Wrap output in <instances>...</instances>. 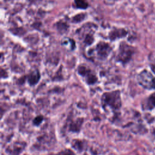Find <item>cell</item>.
Returning <instances> with one entry per match:
<instances>
[{
  "label": "cell",
  "mask_w": 155,
  "mask_h": 155,
  "mask_svg": "<svg viewBox=\"0 0 155 155\" xmlns=\"http://www.w3.org/2000/svg\"><path fill=\"white\" fill-rule=\"evenodd\" d=\"M133 53L134 48L125 42H122L119 47L117 59L122 63L125 64L131 59Z\"/></svg>",
  "instance_id": "3957f363"
},
{
  "label": "cell",
  "mask_w": 155,
  "mask_h": 155,
  "mask_svg": "<svg viewBox=\"0 0 155 155\" xmlns=\"http://www.w3.org/2000/svg\"><path fill=\"white\" fill-rule=\"evenodd\" d=\"M58 155H73V152L70 150H65L59 153Z\"/></svg>",
  "instance_id": "4fadbf2b"
},
{
  "label": "cell",
  "mask_w": 155,
  "mask_h": 155,
  "mask_svg": "<svg viewBox=\"0 0 155 155\" xmlns=\"http://www.w3.org/2000/svg\"><path fill=\"white\" fill-rule=\"evenodd\" d=\"M154 134L155 135V129H154Z\"/></svg>",
  "instance_id": "9a60e30c"
},
{
  "label": "cell",
  "mask_w": 155,
  "mask_h": 155,
  "mask_svg": "<svg viewBox=\"0 0 155 155\" xmlns=\"http://www.w3.org/2000/svg\"><path fill=\"white\" fill-rule=\"evenodd\" d=\"M82 122H83V119H82L81 118V119H78V120H76L75 122L72 123L70 125V130L72 131H78L81 128Z\"/></svg>",
  "instance_id": "9c48e42d"
},
{
  "label": "cell",
  "mask_w": 155,
  "mask_h": 155,
  "mask_svg": "<svg viewBox=\"0 0 155 155\" xmlns=\"http://www.w3.org/2000/svg\"><path fill=\"white\" fill-rule=\"evenodd\" d=\"M42 121V117H41V116H38L37 117H36V118L34 119L33 123H34L35 125H38Z\"/></svg>",
  "instance_id": "5bb4252c"
},
{
  "label": "cell",
  "mask_w": 155,
  "mask_h": 155,
  "mask_svg": "<svg viewBox=\"0 0 155 155\" xmlns=\"http://www.w3.org/2000/svg\"><path fill=\"white\" fill-rule=\"evenodd\" d=\"M150 67L152 71L155 73V55L152 56L150 58Z\"/></svg>",
  "instance_id": "7c38bea8"
},
{
  "label": "cell",
  "mask_w": 155,
  "mask_h": 155,
  "mask_svg": "<svg viewBox=\"0 0 155 155\" xmlns=\"http://www.w3.org/2000/svg\"><path fill=\"white\" fill-rule=\"evenodd\" d=\"M145 108L147 110H152L155 108V93L151 94L147 99Z\"/></svg>",
  "instance_id": "52a82bcc"
},
{
  "label": "cell",
  "mask_w": 155,
  "mask_h": 155,
  "mask_svg": "<svg viewBox=\"0 0 155 155\" xmlns=\"http://www.w3.org/2000/svg\"><path fill=\"white\" fill-rule=\"evenodd\" d=\"M78 72L81 75L86 78L87 82L89 84H93L97 81V78L93 73L91 70L88 69L84 65H81L78 68Z\"/></svg>",
  "instance_id": "277c9868"
},
{
  "label": "cell",
  "mask_w": 155,
  "mask_h": 155,
  "mask_svg": "<svg viewBox=\"0 0 155 155\" xmlns=\"http://www.w3.org/2000/svg\"><path fill=\"white\" fill-rule=\"evenodd\" d=\"M111 50L110 46L105 42H101L96 46L97 54L101 59H105L110 54Z\"/></svg>",
  "instance_id": "5b68a950"
},
{
  "label": "cell",
  "mask_w": 155,
  "mask_h": 155,
  "mask_svg": "<svg viewBox=\"0 0 155 155\" xmlns=\"http://www.w3.org/2000/svg\"><path fill=\"white\" fill-rule=\"evenodd\" d=\"M85 18V15L84 14H79L78 15L76 16H75L73 18V21L75 22H80L82 20H83V19Z\"/></svg>",
  "instance_id": "8fae6325"
},
{
  "label": "cell",
  "mask_w": 155,
  "mask_h": 155,
  "mask_svg": "<svg viewBox=\"0 0 155 155\" xmlns=\"http://www.w3.org/2000/svg\"><path fill=\"white\" fill-rule=\"evenodd\" d=\"M139 85L148 90L155 89V76L150 71L144 70L141 71L137 77Z\"/></svg>",
  "instance_id": "7a4b0ae2"
},
{
  "label": "cell",
  "mask_w": 155,
  "mask_h": 155,
  "mask_svg": "<svg viewBox=\"0 0 155 155\" xmlns=\"http://www.w3.org/2000/svg\"><path fill=\"white\" fill-rule=\"evenodd\" d=\"M102 102L103 106L106 105L113 110H119L121 107L120 92L114 91L104 93L102 97Z\"/></svg>",
  "instance_id": "6da1fadb"
},
{
  "label": "cell",
  "mask_w": 155,
  "mask_h": 155,
  "mask_svg": "<svg viewBox=\"0 0 155 155\" xmlns=\"http://www.w3.org/2000/svg\"><path fill=\"white\" fill-rule=\"evenodd\" d=\"M127 32L126 31V30H125L124 29L122 28H117V29H114V30H113L110 34V38L111 40H114L117 38H122L126 36Z\"/></svg>",
  "instance_id": "8992f818"
},
{
  "label": "cell",
  "mask_w": 155,
  "mask_h": 155,
  "mask_svg": "<svg viewBox=\"0 0 155 155\" xmlns=\"http://www.w3.org/2000/svg\"><path fill=\"white\" fill-rule=\"evenodd\" d=\"M40 78L39 73L38 71H35L31 72L28 76V82L30 85H35L36 84Z\"/></svg>",
  "instance_id": "ba28073f"
},
{
  "label": "cell",
  "mask_w": 155,
  "mask_h": 155,
  "mask_svg": "<svg viewBox=\"0 0 155 155\" xmlns=\"http://www.w3.org/2000/svg\"><path fill=\"white\" fill-rule=\"evenodd\" d=\"M74 2L78 8H85L88 6V2L86 0H74Z\"/></svg>",
  "instance_id": "30bf717a"
}]
</instances>
